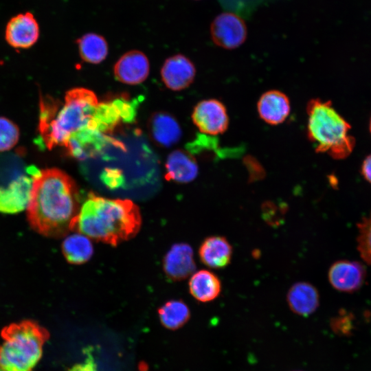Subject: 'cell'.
I'll list each match as a JSON object with an SVG mask.
<instances>
[{
  "instance_id": "7a4b0ae2",
  "label": "cell",
  "mask_w": 371,
  "mask_h": 371,
  "mask_svg": "<svg viewBox=\"0 0 371 371\" xmlns=\"http://www.w3.org/2000/svg\"><path fill=\"white\" fill-rule=\"evenodd\" d=\"M141 225L139 209L132 201L109 199L90 192L80 205L72 231L116 246L133 238Z\"/></svg>"
},
{
  "instance_id": "d6986e66",
  "label": "cell",
  "mask_w": 371,
  "mask_h": 371,
  "mask_svg": "<svg viewBox=\"0 0 371 371\" xmlns=\"http://www.w3.org/2000/svg\"><path fill=\"white\" fill-rule=\"evenodd\" d=\"M150 124L152 135L161 146H171L181 138V130L178 122L167 113L155 114Z\"/></svg>"
},
{
  "instance_id": "277c9868",
  "label": "cell",
  "mask_w": 371,
  "mask_h": 371,
  "mask_svg": "<svg viewBox=\"0 0 371 371\" xmlns=\"http://www.w3.org/2000/svg\"><path fill=\"white\" fill-rule=\"evenodd\" d=\"M307 136L317 153H326L335 159L347 157L355 140L349 134V123L335 110L330 100L313 98L306 105Z\"/></svg>"
},
{
  "instance_id": "ac0fdd59",
  "label": "cell",
  "mask_w": 371,
  "mask_h": 371,
  "mask_svg": "<svg viewBox=\"0 0 371 371\" xmlns=\"http://www.w3.org/2000/svg\"><path fill=\"white\" fill-rule=\"evenodd\" d=\"M190 294L198 301L207 302L216 299L221 291L218 276L208 270H199L189 280Z\"/></svg>"
},
{
  "instance_id": "83f0119b",
  "label": "cell",
  "mask_w": 371,
  "mask_h": 371,
  "mask_svg": "<svg viewBox=\"0 0 371 371\" xmlns=\"http://www.w3.org/2000/svg\"><path fill=\"white\" fill-rule=\"evenodd\" d=\"M361 174L371 185V154L366 157L361 166Z\"/></svg>"
},
{
  "instance_id": "2e32d148",
  "label": "cell",
  "mask_w": 371,
  "mask_h": 371,
  "mask_svg": "<svg viewBox=\"0 0 371 371\" xmlns=\"http://www.w3.org/2000/svg\"><path fill=\"white\" fill-rule=\"evenodd\" d=\"M199 254L205 265L213 269H223L231 261L232 247L225 237L212 236L203 241Z\"/></svg>"
},
{
  "instance_id": "5bb4252c",
  "label": "cell",
  "mask_w": 371,
  "mask_h": 371,
  "mask_svg": "<svg viewBox=\"0 0 371 371\" xmlns=\"http://www.w3.org/2000/svg\"><path fill=\"white\" fill-rule=\"evenodd\" d=\"M258 113L260 119L270 125L283 123L291 112L288 96L279 90H269L260 97L257 102Z\"/></svg>"
},
{
  "instance_id": "ba28073f",
  "label": "cell",
  "mask_w": 371,
  "mask_h": 371,
  "mask_svg": "<svg viewBox=\"0 0 371 371\" xmlns=\"http://www.w3.org/2000/svg\"><path fill=\"white\" fill-rule=\"evenodd\" d=\"M40 36V27L34 14L29 11L11 17L5 30V39L15 49L32 47Z\"/></svg>"
},
{
  "instance_id": "e0dca14e",
  "label": "cell",
  "mask_w": 371,
  "mask_h": 371,
  "mask_svg": "<svg viewBox=\"0 0 371 371\" xmlns=\"http://www.w3.org/2000/svg\"><path fill=\"white\" fill-rule=\"evenodd\" d=\"M166 178L177 183H186L198 175L199 168L194 158L187 151L176 150L168 157Z\"/></svg>"
},
{
  "instance_id": "f1b7e54d",
  "label": "cell",
  "mask_w": 371,
  "mask_h": 371,
  "mask_svg": "<svg viewBox=\"0 0 371 371\" xmlns=\"http://www.w3.org/2000/svg\"><path fill=\"white\" fill-rule=\"evenodd\" d=\"M370 133H371V119H370Z\"/></svg>"
},
{
  "instance_id": "7c38bea8",
  "label": "cell",
  "mask_w": 371,
  "mask_h": 371,
  "mask_svg": "<svg viewBox=\"0 0 371 371\" xmlns=\"http://www.w3.org/2000/svg\"><path fill=\"white\" fill-rule=\"evenodd\" d=\"M163 267L172 280H181L192 275L196 268L192 247L186 243L173 245L164 257Z\"/></svg>"
},
{
  "instance_id": "484cf974",
  "label": "cell",
  "mask_w": 371,
  "mask_h": 371,
  "mask_svg": "<svg viewBox=\"0 0 371 371\" xmlns=\"http://www.w3.org/2000/svg\"><path fill=\"white\" fill-rule=\"evenodd\" d=\"M330 326L335 333L346 335L352 330V316L340 312L331 319Z\"/></svg>"
},
{
  "instance_id": "4fadbf2b",
  "label": "cell",
  "mask_w": 371,
  "mask_h": 371,
  "mask_svg": "<svg viewBox=\"0 0 371 371\" xmlns=\"http://www.w3.org/2000/svg\"><path fill=\"white\" fill-rule=\"evenodd\" d=\"M32 189V178L21 176L8 186H0V212L16 214L27 208Z\"/></svg>"
},
{
  "instance_id": "603a6c76",
  "label": "cell",
  "mask_w": 371,
  "mask_h": 371,
  "mask_svg": "<svg viewBox=\"0 0 371 371\" xmlns=\"http://www.w3.org/2000/svg\"><path fill=\"white\" fill-rule=\"evenodd\" d=\"M357 249L362 259L371 265V213L357 223Z\"/></svg>"
},
{
  "instance_id": "44dd1931",
  "label": "cell",
  "mask_w": 371,
  "mask_h": 371,
  "mask_svg": "<svg viewBox=\"0 0 371 371\" xmlns=\"http://www.w3.org/2000/svg\"><path fill=\"white\" fill-rule=\"evenodd\" d=\"M161 324L169 330H177L185 325L190 317L188 305L180 300H172L158 309Z\"/></svg>"
},
{
  "instance_id": "4316f807",
  "label": "cell",
  "mask_w": 371,
  "mask_h": 371,
  "mask_svg": "<svg viewBox=\"0 0 371 371\" xmlns=\"http://www.w3.org/2000/svg\"><path fill=\"white\" fill-rule=\"evenodd\" d=\"M67 371H98L97 364L91 353H87V357L83 362L76 363Z\"/></svg>"
},
{
  "instance_id": "5b68a950",
  "label": "cell",
  "mask_w": 371,
  "mask_h": 371,
  "mask_svg": "<svg viewBox=\"0 0 371 371\" xmlns=\"http://www.w3.org/2000/svg\"><path fill=\"white\" fill-rule=\"evenodd\" d=\"M1 336L0 371H33L49 334L37 322L24 320L3 328Z\"/></svg>"
},
{
  "instance_id": "9a60e30c",
  "label": "cell",
  "mask_w": 371,
  "mask_h": 371,
  "mask_svg": "<svg viewBox=\"0 0 371 371\" xmlns=\"http://www.w3.org/2000/svg\"><path fill=\"white\" fill-rule=\"evenodd\" d=\"M286 302L291 311L296 315L307 317L313 314L319 304L317 289L308 282L293 284L286 295Z\"/></svg>"
},
{
  "instance_id": "8fae6325",
  "label": "cell",
  "mask_w": 371,
  "mask_h": 371,
  "mask_svg": "<svg viewBox=\"0 0 371 371\" xmlns=\"http://www.w3.org/2000/svg\"><path fill=\"white\" fill-rule=\"evenodd\" d=\"M115 78L124 84L137 85L144 81L149 74V62L142 52L132 50L125 53L114 66Z\"/></svg>"
},
{
  "instance_id": "cb8c5ba5",
  "label": "cell",
  "mask_w": 371,
  "mask_h": 371,
  "mask_svg": "<svg viewBox=\"0 0 371 371\" xmlns=\"http://www.w3.org/2000/svg\"><path fill=\"white\" fill-rule=\"evenodd\" d=\"M17 125L7 117H0V152L12 149L19 139Z\"/></svg>"
},
{
  "instance_id": "3957f363",
  "label": "cell",
  "mask_w": 371,
  "mask_h": 371,
  "mask_svg": "<svg viewBox=\"0 0 371 371\" xmlns=\"http://www.w3.org/2000/svg\"><path fill=\"white\" fill-rule=\"evenodd\" d=\"M98 107L96 95L85 88L68 91L60 109L54 100H41L38 131L45 146L49 150L56 146L66 148L78 133L95 129L94 116Z\"/></svg>"
},
{
  "instance_id": "8992f818",
  "label": "cell",
  "mask_w": 371,
  "mask_h": 371,
  "mask_svg": "<svg viewBox=\"0 0 371 371\" xmlns=\"http://www.w3.org/2000/svg\"><path fill=\"white\" fill-rule=\"evenodd\" d=\"M210 35L217 46L226 49H236L246 40V24L237 14L223 12L216 16L212 22Z\"/></svg>"
},
{
  "instance_id": "52a82bcc",
  "label": "cell",
  "mask_w": 371,
  "mask_h": 371,
  "mask_svg": "<svg viewBox=\"0 0 371 371\" xmlns=\"http://www.w3.org/2000/svg\"><path fill=\"white\" fill-rule=\"evenodd\" d=\"M192 119L203 133L216 135L225 133L229 126V116L225 106L216 99L199 102L194 107Z\"/></svg>"
},
{
  "instance_id": "30bf717a",
  "label": "cell",
  "mask_w": 371,
  "mask_h": 371,
  "mask_svg": "<svg viewBox=\"0 0 371 371\" xmlns=\"http://www.w3.org/2000/svg\"><path fill=\"white\" fill-rule=\"evenodd\" d=\"M195 74L194 64L181 54L168 58L161 70L164 83L173 91H180L190 86L194 79Z\"/></svg>"
},
{
  "instance_id": "7402d4cb",
  "label": "cell",
  "mask_w": 371,
  "mask_h": 371,
  "mask_svg": "<svg viewBox=\"0 0 371 371\" xmlns=\"http://www.w3.org/2000/svg\"><path fill=\"white\" fill-rule=\"evenodd\" d=\"M80 57L87 63L98 64L107 56L108 45L104 38L95 33H87L77 40Z\"/></svg>"
},
{
  "instance_id": "ffe728a7",
  "label": "cell",
  "mask_w": 371,
  "mask_h": 371,
  "mask_svg": "<svg viewBox=\"0 0 371 371\" xmlns=\"http://www.w3.org/2000/svg\"><path fill=\"white\" fill-rule=\"evenodd\" d=\"M61 249L66 260L73 265H81L87 262L93 253L90 238L78 232L67 236L62 243Z\"/></svg>"
},
{
  "instance_id": "6da1fadb",
  "label": "cell",
  "mask_w": 371,
  "mask_h": 371,
  "mask_svg": "<svg viewBox=\"0 0 371 371\" xmlns=\"http://www.w3.org/2000/svg\"><path fill=\"white\" fill-rule=\"evenodd\" d=\"M27 217L38 234L59 238L72 231L79 212L80 195L74 180L64 171L45 168L33 172Z\"/></svg>"
},
{
  "instance_id": "9c48e42d",
  "label": "cell",
  "mask_w": 371,
  "mask_h": 371,
  "mask_svg": "<svg viewBox=\"0 0 371 371\" xmlns=\"http://www.w3.org/2000/svg\"><path fill=\"white\" fill-rule=\"evenodd\" d=\"M364 266L357 261L339 260L330 267L328 277L332 286L342 292L352 293L359 289L366 279Z\"/></svg>"
},
{
  "instance_id": "d4e9b609",
  "label": "cell",
  "mask_w": 371,
  "mask_h": 371,
  "mask_svg": "<svg viewBox=\"0 0 371 371\" xmlns=\"http://www.w3.org/2000/svg\"><path fill=\"white\" fill-rule=\"evenodd\" d=\"M262 211L264 220L269 225L276 226L282 222L286 205H278L272 201H267L263 203Z\"/></svg>"
}]
</instances>
